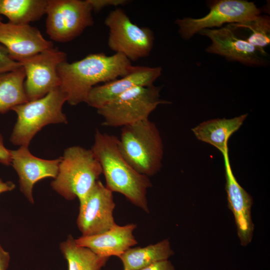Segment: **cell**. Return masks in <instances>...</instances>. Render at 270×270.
<instances>
[{"label":"cell","mask_w":270,"mask_h":270,"mask_svg":"<svg viewBox=\"0 0 270 270\" xmlns=\"http://www.w3.org/2000/svg\"><path fill=\"white\" fill-rule=\"evenodd\" d=\"M132 66L124 55L115 53L92 54L72 63L66 60L58 68L60 80V88L72 106L84 102L90 90L100 83H106L126 74Z\"/></svg>","instance_id":"cell-1"},{"label":"cell","mask_w":270,"mask_h":270,"mask_svg":"<svg viewBox=\"0 0 270 270\" xmlns=\"http://www.w3.org/2000/svg\"><path fill=\"white\" fill-rule=\"evenodd\" d=\"M118 138L96 130L92 150L102 169L106 186L124 195L131 203L148 213L146 197L152 186L149 177L137 172L124 160L118 144Z\"/></svg>","instance_id":"cell-2"},{"label":"cell","mask_w":270,"mask_h":270,"mask_svg":"<svg viewBox=\"0 0 270 270\" xmlns=\"http://www.w3.org/2000/svg\"><path fill=\"white\" fill-rule=\"evenodd\" d=\"M118 144L123 158L138 173L150 177L160 170L164 146L156 124L148 118L122 127Z\"/></svg>","instance_id":"cell-3"},{"label":"cell","mask_w":270,"mask_h":270,"mask_svg":"<svg viewBox=\"0 0 270 270\" xmlns=\"http://www.w3.org/2000/svg\"><path fill=\"white\" fill-rule=\"evenodd\" d=\"M102 174L100 164L92 150L78 146L65 150L52 188L68 200L82 202Z\"/></svg>","instance_id":"cell-4"},{"label":"cell","mask_w":270,"mask_h":270,"mask_svg":"<svg viewBox=\"0 0 270 270\" xmlns=\"http://www.w3.org/2000/svg\"><path fill=\"white\" fill-rule=\"evenodd\" d=\"M66 94L60 88L44 97L14 107L17 116L10 140L16 146H28L34 136L44 126L52 124H67L62 108Z\"/></svg>","instance_id":"cell-5"},{"label":"cell","mask_w":270,"mask_h":270,"mask_svg":"<svg viewBox=\"0 0 270 270\" xmlns=\"http://www.w3.org/2000/svg\"><path fill=\"white\" fill-rule=\"evenodd\" d=\"M161 86L154 84L131 88L97 110L104 118L102 125L123 127L148 118L160 104H170L160 98Z\"/></svg>","instance_id":"cell-6"},{"label":"cell","mask_w":270,"mask_h":270,"mask_svg":"<svg viewBox=\"0 0 270 270\" xmlns=\"http://www.w3.org/2000/svg\"><path fill=\"white\" fill-rule=\"evenodd\" d=\"M109 29L108 47L130 61L148 56L153 47L154 35L146 27L133 23L120 8L110 12L104 20Z\"/></svg>","instance_id":"cell-7"},{"label":"cell","mask_w":270,"mask_h":270,"mask_svg":"<svg viewBox=\"0 0 270 270\" xmlns=\"http://www.w3.org/2000/svg\"><path fill=\"white\" fill-rule=\"evenodd\" d=\"M88 0H48L46 32L57 42L70 41L94 24Z\"/></svg>","instance_id":"cell-8"},{"label":"cell","mask_w":270,"mask_h":270,"mask_svg":"<svg viewBox=\"0 0 270 270\" xmlns=\"http://www.w3.org/2000/svg\"><path fill=\"white\" fill-rule=\"evenodd\" d=\"M208 6L210 12L202 18H184L176 20L182 38L190 40L202 30L240 22L261 12L254 2L244 0H214L209 2Z\"/></svg>","instance_id":"cell-9"},{"label":"cell","mask_w":270,"mask_h":270,"mask_svg":"<svg viewBox=\"0 0 270 270\" xmlns=\"http://www.w3.org/2000/svg\"><path fill=\"white\" fill-rule=\"evenodd\" d=\"M66 60V54L54 48L20 60L26 74L24 90L28 101L42 98L60 88L59 64Z\"/></svg>","instance_id":"cell-10"},{"label":"cell","mask_w":270,"mask_h":270,"mask_svg":"<svg viewBox=\"0 0 270 270\" xmlns=\"http://www.w3.org/2000/svg\"><path fill=\"white\" fill-rule=\"evenodd\" d=\"M112 193L98 180L80 204L76 224L82 236L103 233L116 224L113 216L116 204Z\"/></svg>","instance_id":"cell-11"},{"label":"cell","mask_w":270,"mask_h":270,"mask_svg":"<svg viewBox=\"0 0 270 270\" xmlns=\"http://www.w3.org/2000/svg\"><path fill=\"white\" fill-rule=\"evenodd\" d=\"M198 33L211 40V44L206 48L208 52L249 66H264L266 62L267 54L264 50L252 45L226 25L218 28L204 29Z\"/></svg>","instance_id":"cell-12"},{"label":"cell","mask_w":270,"mask_h":270,"mask_svg":"<svg viewBox=\"0 0 270 270\" xmlns=\"http://www.w3.org/2000/svg\"><path fill=\"white\" fill-rule=\"evenodd\" d=\"M162 70V68L158 66H132L124 76L94 86L84 102L98 110L131 88L154 84V82L161 75Z\"/></svg>","instance_id":"cell-13"},{"label":"cell","mask_w":270,"mask_h":270,"mask_svg":"<svg viewBox=\"0 0 270 270\" xmlns=\"http://www.w3.org/2000/svg\"><path fill=\"white\" fill-rule=\"evenodd\" d=\"M13 168L18 176L20 189L27 200L34 204L32 190L38 181L46 178H54L58 171L61 158L44 160L34 156L28 146L10 150Z\"/></svg>","instance_id":"cell-14"},{"label":"cell","mask_w":270,"mask_h":270,"mask_svg":"<svg viewBox=\"0 0 270 270\" xmlns=\"http://www.w3.org/2000/svg\"><path fill=\"white\" fill-rule=\"evenodd\" d=\"M222 156L228 208L234 215L240 244L242 246H246L252 240L254 230L251 214L252 197L239 184L235 178L230 166L228 152Z\"/></svg>","instance_id":"cell-15"},{"label":"cell","mask_w":270,"mask_h":270,"mask_svg":"<svg viewBox=\"0 0 270 270\" xmlns=\"http://www.w3.org/2000/svg\"><path fill=\"white\" fill-rule=\"evenodd\" d=\"M0 44L8 50L10 57L20 60L54 48L40 31L30 24H0Z\"/></svg>","instance_id":"cell-16"},{"label":"cell","mask_w":270,"mask_h":270,"mask_svg":"<svg viewBox=\"0 0 270 270\" xmlns=\"http://www.w3.org/2000/svg\"><path fill=\"white\" fill-rule=\"evenodd\" d=\"M136 224L134 223L124 226L116 224L103 233L91 236H81L75 239L76 244L89 248L102 257H119L128 248L138 244L134 230Z\"/></svg>","instance_id":"cell-17"},{"label":"cell","mask_w":270,"mask_h":270,"mask_svg":"<svg viewBox=\"0 0 270 270\" xmlns=\"http://www.w3.org/2000/svg\"><path fill=\"white\" fill-rule=\"evenodd\" d=\"M248 116L246 114L230 118L210 119L200 123L192 130L198 140L214 146L222 154L228 152L230 138L240 128Z\"/></svg>","instance_id":"cell-18"},{"label":"cell","mask_w":270,"mask_h":270,"mask_svg":"<svg viewBox=\"0 0 270 270\" xmlns=\"http://www.w3.org/2000/svg\"><path fill=\"white\" fill-rule=\"evenodd\" d=\"M174 254L168 239L144 247L130 248L118 258L124 269L140 270L158 262L168 260Z\"/></svg>","instance_id":"cell-19"},{"label":"cell","mask_w":270,"mask_h":270,"mask_svg":"<svg viewBox=\"0 0 270 270\" xmlns=\"http://www.w3.org/2000/svg\"><path fill=\"white\" fill-rule=\"evenodd\" d=\"M26 74L21 67L0 74V114L28 102L24 90Z\"/></svg>","instance_id":"cell-20"},{"label":"cell","mask_w":270,"mask_h":270,"mask_svg":"<svg viewBox=\"0 0 270 270\" xmlns=\"http://www.w3.org/2000/svg\"><path fill=\"white\" fill-rule=\"evenodd\" d=\"M48 0H0V14L14 24H29L44 14Z\"/></svg>","instance_id":"cell-21"},{"label":"cell","mask_w":270,"mask_h":270,"mask_svg":"<svg viewBox=\"0 0 270 270\" xmlns=\"http://www.w3.org/2000/svg\"><path fill=\"white\" fill-rule=\"evenodd\" d=\"M60 248L68 262V270H100L109 258L78 245L72 235L60 243Z\"/></svg>","instance_id":"cell-22"},{"label":"cell","mask_w":270,"mask_h":270,"mask_svg":"<svg viewBox=\"0 0 270 270\" xmlns=\"http://www.w3.org/2000/svg\"><path fill=\"white\" fill-rule=\"evenodd\" d=\"M238 36L260 49L270 44V18L258 15L240 22L226 24Z\"/></svg>","instance_id":"cell-23"},{"label":"cell","mask_w":270,"mask_h":270,"mask_svg":"<svg viewBox=\"0 0 270 270\" xmlns=\"http://www.w3.org/2000/svg\"><path fill=\"white\" fill-rule=\"evenodd\" d=\"M21 66L20 63L14 60L7 49L0 44V74L14 70Z\"/></svg>","instance_id":"cell-24"},{"label":"cell","mask_w":270,"mask_h":270,"mask_svg":"<svg viewBox=\"0 0 270 270\" xmlns=\"http://www.w3.org/2000/svg\"><path fill=\"white\" fill-rule=\"evenodd\" d=\"M92 10L98 12L102 8L109 6L124 5L128 2L126 0H88Z\"/></svg>","instance_id":"cell-25"},{"label":"cell","mask_w":270,"mask_h":270,"mask_svg":"<svg viewBox=\"0 0 270 270\" xmlns=\"http://www.w3.org/2000/svg\"><path fill=\"white\" fill-rule=\"evenodd\" d=\"M10 150L6 148L4 144V138L0 133V162L5 166H9L12 163Z\"/></svg>","instance_id":"cell-26"},{"label":"cell","mask_w":270,"mask_h":270,"mask_svg":"<svg viewBox=\"0 0 270 270\" xmlns=\"http://www.w3.org/2000/svg\"><path fill=\"white\" fill-rule=\"evenodd\" d=\"M140 270H176L172 262L166 260L155 262Z\"/></svg>","instance_id":"cell-27"},{"label":"cell","mask_w":270,"mask_h":270,"mask_svg":"<svg viewBox=\"0 0 270 270\" xmlns=\"http://www.w3.org/2000/svg\"><path fill=\"white\" fill-rule=\"evenodd\" d=\"M10 258L9 252L5 250L0 244V270H7Z\"/></svg>","instance_id":"cell-28"},{"label":"cell","mask_w":270,"mask_h":270,"mask_svg":"<svg viewBox=\"0 0 270 270\" xmlns=\"http://www.w3.org/2000/svg\"><path fill=\"white\" fill-rule=\"evenodd\" d=\"M16 187L14 183L11 181L4 182L0 178V192L1 193L12 190Z\"/></svg>","instance_id":"cell-29"},{"label":"cell","mask_w":270,"mask_h":270,"mask_svg":"<svg viewBox=\"0 0 270 270\" xmlns=\"http://www.w3.org/2000/svg\"><path fill=\"white\" fill-rule=\"evenodd\" d=\"M2 22V18L0 17V24Z\"/></svg>","instance_id":"cell-30"},{"label":"cell","mask_w":270,"mask_h":270,"mask_svg":"<svg viewBox=\"0 0 270 270\" xmlns=\"http://www.w3.org/2000/svg\"><path fill=\"white\" fill-rule=\"evenodd\" d=\"M124 270H128L124 269Z\"/></svg>","instance_id":"cell-31"},{"label":"cell","mask_w":270,"mask_h":270,"mask_svg":"<svg viewBox=\"0 0 270 270\" xmlns=\"http://www.w3.org/2000/svg\"><path fill=\"white\" fill-rule=\"evenodd\" d=\"M2 194L0 192V194Z\"/></svg>","instance_id":"cell-32"}]
</instances>
